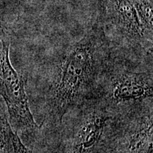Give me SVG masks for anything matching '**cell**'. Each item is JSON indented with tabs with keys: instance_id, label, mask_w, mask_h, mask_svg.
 <instances>
[{
	"instance_id": "6da1fadb",
	"label": "cell",
	"mask_w": 153,
	"mask_h": 153,
	"mask_svg": "<svg viewBox=\"0 0 153 153\" xmlns=\"http://www.w3.org/2000/svg\"><path fill=\"white\" fill-rule=\"evenodd\" d=\"M97 30H91L69 49L63 60L55 89L57 106L62 114L81 94L93 72L95 64Z\"/></svg>"
},
{
	"instance_id": "52a82bcc",
	"label": "cell",
	"mask_w": 153,
	"mask_h": 153,
	"mask_svg": "<svg viewBox=\"0 0 153 153\" xmlns=\"http://www.w3.org/2000/svg\"><path fill=\"white\" fill-rule=\"evenodd\" d=\"M11 130L4 110L0 105V153H14L11 141Z\"/></svg>"
},
{
	"instance_id": "277c9868",
	"label": "cell",
	"mask_w": 153,
	"mask_h": 153,
	"mask_svg": "<svg viewBox=\"0 0 153 153\" xmlns=\"http://www.w3.org/2000/svg\"><path fill=\"white\" fill-rule=\"evenodd\" d=\"M113 95L118 101L139 99L152 95V89L139 77L124 76L116 83Z\"/></svg>"
},
{
	"instance_id": "5b68a950",
	"label": "cell",
	"mask_w": 153,
	"mask_h": 153,
	"mask_svg": "<svg viewBox=\"0 0 153 153\" xmlns=\"http://www.w3.org/2000/svg\"><path fill=\"white\" fill-rule=\"evenodd\" d=\"M105 123L104 117L93 115L88 118L79 132V146L82 150L92 148L98 143Z\"/></svg>"
},
{
	"instance_id": "ba28073f",
	"label": "cell",
	"mask_w": 153,
	"mask_h": 153,
	"mask_svg": "<svg viewBox=\"0 0 153 153\" xmlns=\"http://www.w3.org/2000/svg\"><path fill=\"white\" fill-rule=\"evenodd\" d=\"M11 141L14 153H32L31 151L24 146L17 134L14 133L13 131L11 133Z\"/></svg>"
},
{
	"instance_id": "3957f363",
	"label": "cell",
	"mask_w": 153,
	"mask_h": 153,
	"mask_svg": "<svg viewBox=\"0 0 153 153\" xmlns=\"http://www.w3.org/2000/svg\"><path fill=\"white\" fill-rule=\"evenodd\" d=\"M108 13L116 27L126 38L137 43L145 38L131 0H109Z\"/></svg>"
},
{
	"instance_id": "9c48e42d",
	"label": "cell",
	"mask_w": 153,
	"mask_h": 153,
	"mask_svg": "<svg viewBox=\"0 0 153 153\" xmlns=\"http://www.w3.org/2000/svg\"><path fill=\"white\" fill-rule=\"evenodd\" d=\"M5 31H6V28L4 26L2 23L0 22V38H4Z\"/></svg>"
},
{
	"instance_id": "7a4b0ae2",
	"label": "cell",
	"mask_w": 153,
	"mask_h": 153,
	"mask_svg": "<svg viewBox=\"0 0 153 153\" xmlns=\"http://www.w3.org/2000/svg\"><path fill=\"white\" fill-rule=\"evenodd\" d=\"M9 41H0V95L7 104L11 123L16 129L37 128L28 106L23 78L14 70L9 59Z\"/></svg>"
},
{
	"instance_id": "8992f818",
	"label": "cell",
	"mask_w": 153,
	"mask_h": 153,
	"mask_svg": "<svg viewBox=\"0 0 153 153\" xmlns=\"http://www.w3.org/2000/svg\"><path fill=\"white\" fill-rule=\"evenodd\" d=\"M131 153H152V124L148 121L141 126L132 137Z\"/></svg>"
}]
</instances>
